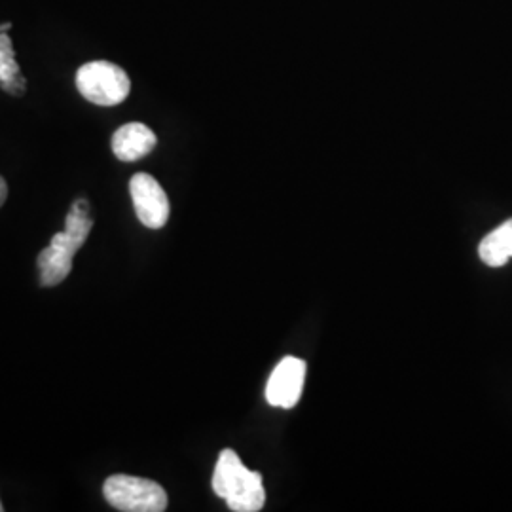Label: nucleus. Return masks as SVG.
I'll use <instances>...</instances> for the list:
<instances>
[{
	"label": "nucleus",
	"instance_id": "11",
	"mask_svg": "<svg viewBox=\"0 0 512 512\" xmlns=\"http://www.w3.org/2000/svg\"><path fill=\"white\" fill-rule=\"evenodd\" d=\"M10 29H12V23H2L0 25V35H8Z\"/></svg>",
	"mask_w": 512,
	"mask_h": 512
},
{
	"label": "nucleus",
	"instance_id": "10",
	"mask_svg": "<svg viewBox=\"0 0 512 512\" xmlns=\"http://www.w3.org/2000/svg\"><path fill=\"white\" fill-rule=\"evenodd\" d=\"M6 196H8V186H6V181L0 177V207L6 202Z\"/></svg>",
	"mask_w": 512,
	"mask_h": 512
},
{
	"label": "nucleus",
	"instance_id": "12",
	"mask_svg": "<svg viewBox=\"0 0 512 512\" xmlns=\"http://www.w3.org/2000/svg\"><path fill=\"white\" fill-rule=\"evenodd\" d=\"M4 511V507H2V503H0V512Z\"/></svg>",
	"mask_w": 512,
	"mask_h": 512
},
{
	"label": "nucleus",
	"instance_id": "1",
	"mask_svg": "<svg viewBox=\"0 0 512 512\" xmlns=\"http://www.w3.org/2000/svg\"><path fill=\"white\" fill-rule=\"evenodd\" d=\"M93 228L90 203L76 200L65 219V230L55 234L50 245L40 251L37 258L40 285L55 287L67 279L73 270V258L86 243Z\"/></svg>",
	"mask_w": 512,
	"mask_h": 512
},
{
	"label": "nucleus",
	"instance_id": "6",
	"mask_svg": "<svg viewBox=\"0 0 512 512\" xmlns=\"http://www.w3.org/2000/svg\"><path fill=\"white\" fill-rule=\"evenodd\" d=\"M304 380H306V363L296 357H285L279 365L275 366L268 380L266 401L277 408L291 410L300 401Z\"/></svg>",
	"mask_w": 512,
	"mask_h": 512
},
{
	"label": "nucleus",
	"instance_id": "7",
	"mask_svg": "<svg viewBox=\"0 0 512 512\" xmlns=\"http://www.w3.org/2000/svg\"><path fill=\"white\" fill-rule=\"evenodd\" d=\"M156 133L141 124L131 122L114 131L112 135V152L122 162H137L148 156L156 148Z\"/></svg>",
	"mask_w": 512,
	"mask_h": 512
},
{
	"label": "nucleus",
	"instance_id": "8",
	"mask_svg": "<svg viewBox=\"0 0 512 512\" xmlns=\"http://www.w3.org/2000/svg\"><path fill=\"white\" fill-rule=\"evenodd\" d=\"M478 255L492 268L505 266L512 258V219L497 226L478 245Z\"/></svg>",
	"mask_w": 512,
	"mask_h": 512
},
{
	"label": "nucleus",
	"instance_id": "4",
	"mask_svg": "<svg viewBox=\"0 0 512 512\" xmlns=\"http://www.w3.org/2000/svg\"><path fill=\"white\" fill-rule=\"evenodd\" d=\"M103 495L118 511L162 512L167 509L164 488L158 482L141 476H109L103 486Z\"/></svg>",
	"mask_w": 512,
	"mask_h": 512
},
{
	"label": "nucleus",
	"instance_id": "5",
	"mask_svg": "<svg viewBox=\"0 0 512 512\" xmlns=\"http://www.w3.org/2000/svg\"><path fill=\"white\" fill-rule=\"evenodd\" d=\"M129 192H131L137 219L143 222V226H147L150 230L164 228L169 220L171 207H169V198L160 183L148 173H137L131 177Z\"/></svg>",
	"mask_w": 512,
	"mask_h": 512
},
{
	"label": "nucleus",
	"instance_id": "3",
	"mask_svg": "<svg viewBox=\"0 0 512 512\" xmlns=\"http://www.w3.org/2000/svg\"><path fill=\"white\" fill-rule=\"evenodd\" d=\"M76 88L93 105L114 107L126 101L131 82L122 67L110 61H90L78 69Z\"/></svg>",
	"mask_w": 512,
	"mask_h": 512
},
{
	"label": "nucleus",
	"instance_id": "9",
	"mask_svg": "<svg viewBox=\"0 0 512 512\" xmlns=\"http://www.w3.org/2000/svg\"><path fill=\"white\" fill-rule=\"evenodd\" d=\"M0 86L10 95L21 97L27 88L25 76L16 61V50L8 35H0Z\"/></svg>",
	"mask_w": 512,
	"mask_h": 512
},
{
	"label": "nucleus",
	"instance_id": "2",
	"mask_svg": "<svg viewBox=\"0 0 512 512\" xmlns=\"http://www.w3.org/2000/svg\"><path fill=\"white\" fill-rule=\"evenodd\" d=\"M213 490L234 512L262 511L266 503L262 475L249 471L230 448L220 452L213 473Z\"/></svg>",
	"mask_w": 512,
	"mask_h": 512
}]
</instances>
